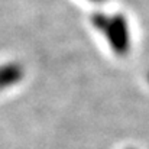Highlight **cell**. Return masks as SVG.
<instances>
[{
  "label": "cell",
  "mask_w": 149,
  "mask_h": 149,
  "mask_svg": "<svg viewBox=\"0 0 149 149\" xmlns=\"http://www.w3.org/2000/svg\"><path fill=\"white\" fill-rule=\"evenodd\" d=\"M126 149H135V148H126Z\"/></svg>",
  "instance_id": "3957f363"
},
{
  "label": "cell",
  "mask_w": 149,
  "mask_h": 149,
  "mask_svg": "<svg viewBox=\"0 0 149 149\" xmlns=\"http://www.w3.org/2000/svg\"><path fill=\"white\" fill-rule=\"evenodd\" d=\"M90 1H93V3H103V1H106V0H90Z\"/></svg>",
  "instance_id": "7a4b0ae2"
},
{
  "label": "cell",
  "mask_w": 149,
  "mask_h": 149,
  "mask_svg": "<svg viewBox=\"0 0 149 149\" xmlns=\"http://www.w3.org/2000/svg\"><path fill=\"white\" fill-rule=\"evenodd\" d=\"M90 20L94 29L104 36L110 49L116 55L119 56L127 55V52L130 51V29L125 15L122 13L106 15L97 12L91 15Z\"/></svg>",
  "instance_id": "6da1fadb"
},
{
  "label": "cell",
  "mask_w": 149,
  "mask_h": 149,
  "mask_svg": "<svg viewBox=\"0 0 149 149\" xmlns=\"http://www.w3.org/2000/svg\"><path fill=\"white\" fill-rule=\"evenodd\" d=\"M148 83H149V74H148Z\"/></svg>",
  "instance_id": "277c9868"
}]
</instances>
